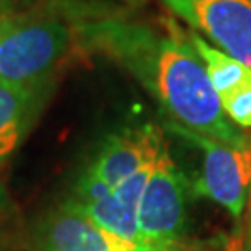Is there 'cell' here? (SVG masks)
Masks as SVG:
<instances>
[{"label": "cell", "mask_w": 251, "mask_h": 251, "mask_svg": "<svg viewBox=\"0 0 251 251\" xmlns=\"http://www.w3.org/2000/svg\"><path fill=\"white\" fill-rule=\"evenodd\" d=\"M138 244L100 229L75 199L63 203L39 227V251H130Z\"/></svg>", "instance_id": "obj_6"}, {"label": "cell", "mask_w": 251, "mask_h": 251, "mask_svg": "<svg viewBox=\"0 0 251 251\" xmlns=\"http://www.w3.org/2000/svg\"><path fill=\"white\" fill-rule=\"evenodd\" d=\"M179 138L203 151L201 173L190 188L196 196L206 198L227 208L233 218H240L248 205L251 190V142L225 144L188 128L168 123Z\"/></svg>", "instance_id": "obj_3"}, {"label": "cell", "mask_w": 251, "mask_h": 251, "mask_svg": "<svg viewBox=\"0 0 251 251\" xmlns=\"http://www.w3.org/2000/svg\"><path fill=\"white\" fill-rule=\"evenodd\" d=\"M2 212H4V192L0 188V216H2Z\"/></svg>", "instance_id": "obj_17"}, {"label": "cell", "mask_w": 251, "mask_h": 251, "mask_svg": "<svg viewBox=\"0 0 251 251\" xmlns=\"http://www.w3.org/2000/svg\"><path fill=\"white\" fill-rule=\"evenodd\" d=\"M154 162L145 164L142 170L132 173L130 177H126L123 182H119L116 188L112 190V194L117 198V201L125 208H128L130 212H134V214H138V205H140V199L144 196L147 180H149L152 170H154Z\"/></svg>", "instance_id": "obj_11"}, {"label": "cell", "mask_w": 251, "mask_h": 251, "mask_svg": "<svg viewBox=\"0 0 251 251\" xmlns=\"http://www.w3.org/2000/svg\"><path fill=\"white\" fill-rule=\"evenodd\" d=\"M23 0H0V15L23 13Z\"/></svg>", "instance_id": "obj_15"}, {"label": "cell", "mask_w": 251, "mask_h": 251, "mask_svg": "<svg viewBox=\"0 0 251 251\" xmlns=\"http://www.w3.org/2000/svg\"><path fill=\"white\" fill-rule=\"evenodd\" d=\"M147 251H231V250H218L212 244H203V242H182L180 240H175V242H170L166 246H160V248H154V250H147Z\"/></svg>", "instance_id": "obj_14"}, {"label": "cell", "mask_w": 251, "mask_h": 251, "mask_svg": "<svg viewBox=\"0 0 251 251\" xmlns=\"http://www.w3.org/2000/svg\"><path fill=\"white\" fill-rule=\"evenodd\" d=\"M225 116L229 117L231 123H236L238 126L250 128L251 126V82L231 93L229 97L222 100Z\"/></svg>", "instance_id": "obj_12"}, {"label": "cell", "mask_w": 251, "mask_h": 251, "mask_svg": "<svg viewBox=\"0 0 251 251\" xmlns=\"http://www.w3.org/2000/svg\"><path fill=\"white\" fill-rule=\"evenodd\" d=\"M162 145V130L154 125L119 132L104 142L90 170L108 186L116 188L119 182L142 170L145 164L156 160Z\"/></svg>", "instance_id": "obj_7"}, {"label": "cell", "mask_w": 251, "mask_h": 251, "mask_svg": "<svg viewBox=\"0 0 251 251\" xmlns=\"http://www.w3.org/2000/svg\"><path fill=\"white\" fill-rule=\"evenodd\" d=\"M37 86L0 82V162L9 158L34 123Z\"/></svg>", "instance_id": "obj_8"}, {"label": "cell", "mask_w": 251, "mask_h": 251, "mask_svg": "<svg viewBox=\"0 0 251 251\" xmlns=\"http://www.w3.org/2000/svg\"><path fill=\"white\" fill-rule=\"evenodd\" d=\"M0 17H4V15H0Z\"/></svg>", "instance_id": "obj_19"}, {"label": "cell", "mask_w": 251, "mask_h": 251, "mask_svg": "<svg viewBox=\"0 0 251 251\" xmlns=\"http://www.w3.org/2000/svg\"><path fill=\"white\" fill-rule=\"evenodd\" d=\"M132 2H136V0H132Z\"/></svg>", "instance_id": "obj_20"}, {"label": "cell", "mask_w": 251, "mask_h": 251, "mask_svg": "<svg viewBox=\"0 0 251 251\" xmlns=\"http://www.w3.org/2000/svg\"><path fill=\"white\" fill-rule=\"evenodd\" d=\"M188 37L194 49L198 50L199 58L203 60L208 80L212 84L214 91L218 93L220 100H224L225 97H229L238 88H242L248 82H251V69L248 65L231 58L224 50L208 45L203 37L198 36V32H190Z\"/></svg>", "instance_id": "obj_9"}, {"label": "cell", "mask_w": 251, "mask_h": 251, "mask_svg": "<svg viewBox=\"0 0 251 251\" xmlns=\"http://www.w3.org/2000/svg\"><path fill=\"white\" fill-rule=\"evenodd\" d=\"M84 212L90 216L100 229L116 234L123 240L140 246V231H138V214L130 212L121 205L114 194L93 201L90 205H80Z\"/></svg>", "instance_id": "obj_10"}, {"label": "cell", "mask_w": 251, "mask_h": 251, "mask_svg": "<svg viewBox=\"0 0 251 251\" xmlns=\"http://www.w3.org/2000/svg\"><path fill=\"white\" fill-rule=\"evenodd\" d=\"M71 41V28L56 17H0V82L37 86L62 63Z\"/></svg>", "instance_id": "obj_2"}, {"label": "cell", "mask_w": 251, "mask_h": 251, "mask_svg": "<svg viewBox=\"0 0 251 251\" xmlns=\"http://www.w3.org/2000/svg\"><path fill=\"white\" fill-rule=\"evenodd\" d=\"M76 32L84 45L125 67L170 116V123L225 144L248 140L225 116L203 60L179 28L158 32L130 19L102 17L82 21Z\"/></svg>", "instance_id": "obj_1"}, {"label": "cell", "mask_w": 251, "mask_h": 251, "mask_svg": "<svg viewBox=\"0 0 251 251\" xmlns=\"http://www.w3.org/2000/svg\"><path fill=\"white\" fill-rule=\"evenodd\" d=\"M130 251H147L145 248H142V246H138V248H134V250H130Z\"/></svg>", "instance_id": "obj_18"}, {"label": "cell", "mask_w": 251, "mask_h": 251, "mask_svg": "<svg viewBox=\"0 0 251 251\" xmlns=\"http://www.w3.org/2000/svg\"><path fill=\"white\" fill-rule=\"evenodd\" d=\"M112 186H108L104 180H100L91 170H88L76 184V203L78 205H90L93 201H99V199L106 198L112 194Z\"/></svg>", "instance_id": "obj_13"}, {"label": "cell", "mask_w": 251, "mask_h": 251, "mask_svg": "<svg viewBox=\"0 0 251 251\" xmlns=\"http://www.w3.org/2000/svg\"><path fill=\"white\" fill-rule=\"evenodd\" d=\"M248 234H250V242H251V190H250V199H248Z\"/></svg>", "instance_id": "obj_16"}, {"label": "cell", "mask_w": 251, "mask_h": 251, "mask_svg": "<svg viewBox=\"0 0 251 251\" xmlns=\"http://www.w3.org/2000/svg\"><path fill=\"white\" fill-rule=\"evenodd\" d=\"M188 186L190 182L173 162L168 145L164 144L138 205L142 248L154 250L180 240L186 225Z\"/></svg>", "instance_id": "obj_4"}, {"label": "cell", "mask_w": 251, "mask_h": 251, "mask_svg": "<svg viewBox=\"0 0 251 251\" xmlns=\"http://www.w3.org/2000/svg\"><path fill=\"white\" fill-rule=\"evenodd\" d=\"M173 15L251 69V0H164Z\"/></svg>", "instance_id": "obj_5"}]
</instances>
